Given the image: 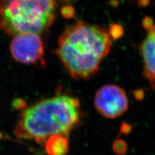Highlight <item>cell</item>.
I'll return each instance as SVG.
<instances>
[{
	"label": "cell",
	"instance_id": "obj_1",
	"mask_svg": "<svg viewBox=\"0 0 155 155\" xmlns=\"http://www.w3.org/2000/svg\"><path fill=\"white\" fill-rule=\"evenodd\" d=\"M111 45L105 28L79 21L65 27L54 52L71 77L87 80L99 71Z\"/></svg>",
	"mask_w": 155,
	"mask_h": 155
},
{
	"label": "cell",
	"instance_id": "obj_2",
	"mask_svg": "<svg viewBox=\"0 0 155 155\" xmlns=\"http://www.w3.org/2000/svg\"><path fill=\"white\" fill-rule=\"evenodd\" d=\"M81 117L78 100L67 94L56 95L24 109L14 133L18 138L34 140L44 145L52 135L67 136L78 125Z\"/></svg>",
	"mask_w": 155,
	"mask_h": 155
},
{
	"label": "cell",
	"instance_id": "obj_3",
	"mask_svg": "<svg viewBox=\"0 0 155 155\" xmlns=\"http://www.w3.org/2000/svg\"><path fill=\"white\" fill-rule=\"evenodd\" d=\"M55 0H0V27L8 35L41 34L55 19Z\"/></svg>",
	"mask_w": 155,
	"mask_h": 155
},
{
	"label": "cell",
	"instance_id": "obj_4",
	"mask_svg": "<svg viewBox=\"0 0 155 155\" xmlns=\"http://www.w3.org/2000/svg\"><path fill=\"white\" fill-rule=\"evenodd\" d=\"M10 51L14 60L25 64L45 65L44 46L39 34L23 32L14 35Z\"/></svg>",
	"mask_w": 155,
	"mask_h": 155
},
{
	"label": "cell",
	"instance_id": "obj_5",
	"mask_svg": "<svg viewBox=\"0 0 155 155\" xmlns=\"http://www.w3.org/2000/svg\"><path fill=\"white\" fill-rule=\"evenodd\" d=\"M94 105L98 112L105 118L113 119L125 113L129 101L125 91L116 85H106L96 92Z\"/></svg>",
	"mask_w": 155,
	"mask_h": 155
},
{
	"label": "cell",
	"instance_id": "obj_6",
	"mask_svg": "<svg viewBox=\"0 0 155 155\" xmlns=\"http://www.w3.org/2000/svg\"><path fill=\"white\" fill-rule=\"evenodd\" d=\"M147 35L140 46L143 72L152 88L155 90V24L147 29Z\"/></svg>",
	"mask_w": 155,
	"mask_h": 155
},
{
	"label": "cell",
	"instance_id": "obj_7",
	"mask_svg": "<svg viewBox=\"0 0 155 155\" xmlns=\"http://www.w3.org/2000/svg\"><path fill=\"white\" fill-rule=\"evenodd\" d=\"M44 145L48 155H67L69 151V140L66 135H52Z\"/></svg>",
	"mask_w": 155,
	"mask_h": 155
},
{
	"label": "cell",
	"instance_id": "obj_8",
	"mask_svg": "<svg viewBox=\"0 0 155 155\" xmlns=\"http://www.w3.org/2000/svg\"><path fill=\"white\" fill-rule=\"evenodd\" d=\"M113 150L118 155H123L127 151V145L124 140H116L113 144Z\"/></svg>",
	"mask_w": 155,
	"mask_h": 155
},
{
	"label": "cell",
	"instance_id": "obj_9",
	"mask_svg": "<svg viewBox=\"0 0 155 155\" xmlns=\"http://www.w3.org/2000/svg\"><path fill=\"white\" fill-rule=\"evenodd\" d=\"M109 35L114 39H118L122 37L124 35V29L119 24H112L110 26Z\"/></svg>",
	"mask_w": 155,
	"mask_h": 155
},
{
	"label": "cell",
	"instance_id": "obj_10",
	"mask_svg": "<svg viewBox=\"0 0 155 155\" xmlns=\"http://www.w3.org/2000/svg\"><path fill=\"white\" fill-rule=\"evenodd\" d=\"M61 16L65 19H71L75 17V9L72 5H65L60 10Z\"/></svg>",
	"mask_w": 155,
	"mask_h": 155
},
{
	"label": "cell",
	"instance_id": "obj_11",
	"mask_svg": "<svg viewBox=\"0 0 155 155\" xmlns=\"http://www.w3.org/2000/svg\"><path fill=\"white\" fill-rule=\"evenodd\" d=\"M142 24H143V27L146 29V30H147L148 28H149L154 24L153 19L151 18L148 17V16L145 17L144 19H143Z\"/></svg>",
	"mask_w": 155,
	"mask_h": 155
},
{
	"label": "cell",
	"instance_id": "obj_12",
	"mask_svg": "<svg viewBox=\"0 0 155 155\" xmlns=\"http://www.w3.org/2000/svg\"><path fill=\"white\" fill-rule=\"evenodd\" d=\"M15 107L16 108L18 109H24L26 107V104L25 102L24 101H23L22 100H17L15 101Z\"/></svg>",
	"mask_w": 155,
	"mask_h": 155
},
{
	"label": "cell",
	"instance_id": "obj_13",
	"mask_svg": "<svg viewBox=\"0 0 155 155\" xmlns=\"http://www.w3.org/2000/svg\"><path fill=\"white\" fill-rule=\"evenodd\" d=\"M130 130H131V127L127 124H124L121 127V131L124 134H128L130 131Z\"/></svg>",
	"mask_w": 155,
	"mask_h": 155
},
{
	"label": "cell",
	"instance_id": "obj_14",
	"mask_svg": "<svg viewBox=\"0 0 155 155\" xmlns=\"http://www.w3.org/2000/svg\"><path fill=\"white\" fill-rule=\"evenodd\" d=\"M149 4V0H139L138 5L140 7H146Z\"/></svg>",
	"mask_w": 155,
	"mask_h": 155
},
{
	"label": "cell",
	"instance_id": "obj_15",
	"mask_svg": "<svg viewBox=\"0 0 155 155\" xmlns=\"http://www.w3.org/2000/svg\"><path fill=\"white\" fill-rule=\"evenodd\" d=\"M58 1L63 3H70L75 2L76 0H58Z\"/></svg>",
	"mask_w": 155,
	"mask_h": 155
}]
</instances>
